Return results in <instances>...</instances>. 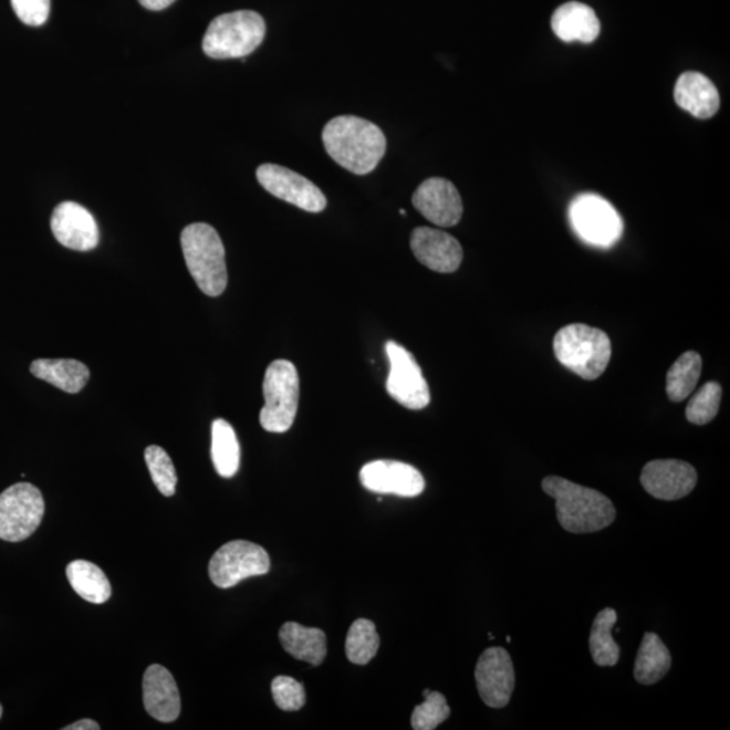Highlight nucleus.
<instances>
[{
    "mask_svg": "<svg viewBox=\"0 0 730 730\" xmlns=\"http://www.w3.org/2000/svg\"><path fill=\"white\" fill-rule=\"evenodd\" d=\"M553 32L564 42L581 41L590 44L601 32V23L590 6L569 2L553 12L551 20Z\"/></svg>",
    "mask_w": 730,
    "mask_h": 730,
    "instance_id": "obj_20",
    "label": "nucleus"
},
{
    "mask_svg": "<svg viewBox=\"0 0 730 730\" xmlns=\"http://www.w3.org/2000/svg\"><path fill=\"white\" fill-rule=\"evenodd\" d=\"M271 560L263 546L246 540H234L219 548L211 557L209 575L219 588L234 587L248 577L268 574Z\"/></svg>",
    "mask_w": 730,
    "mask_h": 730,
    "instance_id": "obj_8",
    "label": "nucleus"
},
{
    "mask_svg": "<svg viewBox=\"0 0 730 730\" xmlns=\"http://www.w3.org/2000/svg\"><path fill=\"white\" fill-rule=\"evenodd\" d=\"M702 373V358L697 352H686L667 373V394L672 401L689 398Z\"/></svg>",
    "mask_w": 730,
    "mask_h": 730,
    "instance_id": "obj_27",
    "label": "nucleus"
},
{
    "mask_svg": "<svg viewBox=\"0 0 730 730\" xmlns=\"http://www.w3.org/2000/svg\"><path fill=\"white\" fill-rule=\"evenodd\" d=\"M211 459L219 477L233 478L240 468L241 449L233 426L216 419L211 426Z\"/></svg>",
    "mask_w": 730,
    "mask_h": 730,
    "instance_id": "obj_25",
    "label": "nucleus"
},
{
    "mask_svg": "<svg viewBox=\"0 0 730 730\" xmlns=\"http://www.w3.org/2000/svg\"><path fill=\"white\" fill-rule=\"evenodd\" d=\"M138 2L142 3L145 9L152 11H160L169 8V6L175 2V0H138Z\"/></svg>",
    "mask_w": 730,
    "mask_h": 730,
    "instance_id": "obj_34",
    "label": "nucleus"
},
{
    "mask_svg": "<svg viewBox=\"0 0 730 730\" xmlns=\"http://www.w3.org/2000/svg\"><path fill=\"white\" fill-rule=\"evenodd\" d=\"M644 490L660 501H678L696 489V468L681 460H654L643 468Z\"/></svg>",
    "mask_w": 730,
    "mask_h": 730,
    "instance_id": "obj_14",
    "label": "nucleus"
},
{
    "mask_svg": "<svg viewBox=\"0 0 730 730\" xmlns=\"http://www.w3.org/2000/svg\"><path fill=\"white\" fill-rule=\"evenodd\" d=\"M144 708L160 722H174L180 715L178 685L166 667L152 665L143 680Z\"/></svg>",
    "mask_w": 730,
    "mask_h": 730,
    "instance_id": "obj_18",
    "label": "nucleus"
},
{
    "mask_svg": "<svg viewBox=\"0 0 730 730\" xmlns=\"http://www.w3.org/2000/svg\"><path fill=\"white\" fill-rule=\"evenodd\" d=\"M45 502L30 483H15L0 494V540L20 543L41 525Z\"/></svg>",
    "mask_w": 730,
    "mask_h": 730,
    "instance_id": "obj_7",
    "label": "nucleus"
},
{
    "mask_svg": "<svg viewBox=\"0 0 730 730\" xmlns=\"http://www.w3.org/2000/svg\"><path fill=\"white\" fill-rule=\"evenodd\" d=\"M543 490L555 499L559 523L570 533L598 532L616 520V508L599 491L559 477H546Z\"/></svg>",
    "mask_w": 730,
    "mask_h": 730,
    "instance_id": "obj_2",
    "label": "nucleus"
},
{
    "mask_svg": "<svg viewBox=\"0 0 730 730\" xmlns=\"http://www.w3.org/2000/svg\"><path fill=\"white\" fill-rule=\"evenodd\" d=\"M261 187L265 191L290 205L300 207L307 212H321L326 209L327 200L314 185L304 176L277 164H263L255 170Z\"/></svg>",
    "mask_w": 730,
    "mask_h": 730,
    "instance_id": "obj_11",
    "label": "nucleus"
},
{
    "mask_svg": "<svg viewBox=\"0 0 730 730\" xmlns=\"http://www.w3.org/2000/svg\"><path fill=\"white\" fill-rule=\"evenodd\" d=\"M51 228L61 246L72 251H93L100 243V228L94 216L75 202H63L54 209Z\"/></svg>",
    "mask_w": 730,
    "mask_h": 730,
    "instance_id": "obj_16",
    "label": "nucleus"
},
{
    "mask_svg": "<svg viewBox=\"0 0 730 730\" xmlns=\"http://www.w3.org/2000/svg\"><path fill=\"white\" fill-rule=\"evenodd\" d=\"M145 461L152 480L164 497H173L178 484V474L173 459L161 447L150 446L145 449Z\"/></svg>",
    "mask_w": 730,
    "mask_h": 730,
    "instance_id": "obj_30",
    "label": "nucleus"
},
{
    "mask_svg": "<svg viewBox=\"0 0 730 730\" xmlns=\"http://www.w3.org/2000/svg\"><path fill=\"white\" fill-rule=\"evenodd\" d=\"M272 697L279 709L284 711L301 710L306 703V691L300 681L290 677H278L272 680Z\"/></svg>",
    "mask_w": 730,
    "mask_h": 730,
    "instance_id": "obj_32",
    "label": "nucleus"
},
{
    "mask_svg": "<svg viewBox=\"0 0 730 730\" xmlns=\"http://www.w3.org/2000/svg\"><path fill=\"white\" fill-rule=\"evenodd\" d=\"M188 271L200 291L209 296L223 294L228 285L225 247L217 230L204 222L188 225L180 236Z\"/></svg>",
    "mask_w": 730,
    "mask_h": 730,
    "instance_id": "obj_3",
    "label": "nucleus"
},
{
    "mask_svg": "<svg viewBox=\"0 0 730 730\" xmlns=\"http://www.w3.org/2000/svg\"><path fill=\"white\" fill-rule=\"evenodd\" d=\"M264 36L265 22L258 12H228L211 21L202 48L210 59H243L261 45Z\"/></svg>",
    "mask_w": 730,
    "mask_h": 730,
    "instance_id": "obj_5",
    "label": "nucleus"
},
{
    "mask_svg": "<svg viewBox=\"0 0 730 730\" xmlns=\"http://www.w3.org/2000/svg\"><path fill=\"white\" fill-rule=\"evenodd\" d=\"M361 482L364 489L376 494L413 498L423 494L425 490L423 473L406 462L395 460L368 462L362 468Z\"/></svg>",
    "mask_w": 730,
    "mask_h": 730,
    "instance_id": "obj_13",
    "label": "nucleus"
},
{
    "mask_svg": "<svg viewBox=\"0 0 730 730\" xmlns=\"http://www.w3.org/2000/svg\"><path fill=\"white\" fill-rule=\"evenodd\" d=\"M386 353L389 362L386 389L389 397L406 409H425L430 404L429 386L416 358L394 341L386 344Z\"/></svg>",
    "mask_w": 730,
    "mask_h": 730,
    "instance_id": "obj_10",
    "label": "nucleus"
},
{
    "mask_svg": "<svg viewBox=\"0 0 730 730\" xmlns=\"http://www.w3.org/2000/svg\"><path fill=\"white\" fill-rule=\"evenodd\" d=\"M572 228L581 239L596 247H612L623 234V219L599 195L582 194L570 207Z\"/></svg>",
    "mask_w": 730,
    "mask_h": 730,
    "instance_id": "obj_9",
    "label": "nucleus"
},
{
    "mask_svg": "<svg viewBox=\"0 0 730 730\" xmlns=\"http://www.w3.org/2000/svg\"><path fill=\"white\" fill-rule=\"evenodd\" d=\"M12 10L24 24L42 27L51 12V0H11Z\"/></svg>",
    "mask_w": 730,
    "mask_h": 730,
    "instance_id": "obj_33",
    "label": "nucleus"
},
{
    "mask_svg": "<svg viewBox=\"0 0 730 730\" xmlns=\"http://www.w3.org/2000/svg\"><path fill=\"white\" fill-rule=\"evenodd\" d=\"M410 247L419 263L435 272L452 273L459 270L462 261L460 242L442 230L414 229Z\"/></svg>",
    "mask_w": 730,
    "mask_h": 730,
    "instance_id": "obj_17",
    "label": "nucleus"
},
{
    "mask_svg": "<svg viewBox=\"0 0 730 730\" xmlns=\"http://www.w3.org/2000/svg\"><path fill=\"white\" fill-rule=\"evenodd\" d=\"M265 405L260 424L270 434H285L295 421L300 404V376L295 365L277 361L268 365L263 383Z\"/></svg>",
    "mask_w": 730,
    "mask_h": 730,
    "instance_id": "obj_6",
    "label": "nucleus"
},
{
    "mask_svg": "<svg viewBox=\"0 0 730 730\" xmlns=\"http://www.w3.org/2000/svg\"><path fill=\"white\" fill-rule=\"evenodd\" d=\"M30 373L69 394L81 393L91 376L87 365L73 358H39L30 364Z\"/></svg>",
    "mask_w": 730,
    "mask_h": 730,
    "instance_id": "obj_21",
    "label": "nucleus"
},
{
    "mask_svg": "<svg viewBox=\"0 0 730 730\" xmlns=\"http://www.w3.org/2000/svg\"><path fill=\"white\" fill-rule=\"evenodd\" d=\"M474 679L480 698L487 706L504 708L510 702L515 685L513 661L507 649H486L474 668Z\"/></svg>",
    "mask_w": 730,
    "mask_h": 730,
    "instance_id": "obj_12",
    "label": "nucleus"
},
{
    "mask_svg": "<svg viewBox=\"0 0 730 730\" xmlns=\"http://www.w3.org/2000/svg\"><path fill=\"white\" fill-rule=\"evenodd\" d=\"M557 361L584 380L605 373L612 358V343L601 328L572 324L560 328L553 340Z\"/></svg>",
    "mask_w": 730,
    "mask_h": 730,
    "instance_id": "obj_4",
    "label": "nucleus"
},
{
    "mask_svg": "<svg viewBox=\"0 0 730 730\" xmlns=\"http://www.w3.org/2000/svg\"><path fill=\"white\" fill-rule=\"evenodd\" d=\"M401 216H406V211L404 209L400 210Z\"/></svg>",
    "mask_w": 730,
    "mask_h": 730,
    "instance_id": "obj_37",
    "label": "nucleus"
},
{
    "mask_svg": "<svg viewBox=\"0 0 730 730\" xmlns=\"http://www.w3.org/2000/svg\"><path fill=\"white\" fill-rule=\"evenodd\" d=\"M425 701L413 711L411 727L414 730H435L448 720L450 709L441 692L424 690Z\"/></svg>",
    "mask_w": 730,
    "mask_h": 730,
    "instance_id": "obj_31",
    "label": "nucleus"
},
{
    "mask_svg": "<svg viewBox=\"0 0 730 730\" xmlns=\"http://www.w3.org/2000/svg\"><path fill=\"white\" fill-rule=\"evenodd\" d=\"M618 619L617 612L607 607L595 617L592 635H590V650L596 666L613 667L619 660V647L612 636V629Z\"/></svg>",
    "mask_w": 730,
    "mask_h": 730,
    "instance_id": "obj_26",
    "label": "nucleus"
},
{
    "mask_svg": "<svg viewBox=\"0 0 730 730\" xmlns=\"http://www.w3.org/2000/svg\"><path fill=\"white\" fill-rule=\"evenodd\" d=\"M671 665V655L661 638L655 633H645L635 665L638 684L655 685L666 677Z\"/></svg>",
    "mask_w": 730,
    "mask_h": 730,
    "instance_id": "obj_24",
    "label": "nucleus"
},
{
    "mask_svg": "<svg viewBox=\"0 0 730 730\" xmlns=\"http://www.w3.org/2000/svg\"><path fill=\"white\" fill-rule=\"evenodd\" d=\"M413 205L431 223L452 228L462 217V200L453 182L442 178L425 180L413 195Z\"/></svg>",
    "mask_w": 730,
    "mask_h": 730,
    "instance_id": "obj_15",
    "label": "nucleus"
},
{
    "mask_svg": "<svg viewBox=\"0 0 730 730\" xmlns=\"http://www.w3.org/2000/svg\"><path fill=\"white\" fill-rule=\"evenodd\" d=\"M380 638L373 620L357 619L352 624L346 636L345 654L353 665L365 666L379 650Z\"/></svg>",
    "mask_w": 730,
    "mask_h": 730,
    "instance_id": "obj_28",
    "label": "nucleus"
},
{
    "mask_svg": "<svg viewBox=\"0 0 730 730\" xmlns=\"http://www.w3.org/2000/svg\"><path fill=\"white\" fill-rule=\"evenodd\" d=\"M280 643L285 653L296 660L321 666L327 654L325 632L316 628H306L296 623H285L279 632Z\"/></svg>",
    "mask_w": 730,
    "mask_h": 730,
    "instance_id": "obj_22",
    "label": "nucleus"
},
{
    "mask_svg": "<svg viewBox=\"0 0 730 730\" xmlns=\"http://www.w3.org/2000/svg\"><path fill=\"white\" fill-rule=\"evenodd\" d=\"M101 727L97 726V722L90 720V718H84V720L76 721L71 723V726L63 728V730H100Z\"/></svg>",
    "mask_w": 730,
    "mask_h": 730,
    "instance_id": "obj_35",
    "label": "nucleus"
},
{
    "mask_svg": "<svg viewBox=\"0 0 730 730\" xmlns=\"http://www.w3.org/2000/svg\"><path fill=\"white\" fill-rule=\"evenodd\" d=\"M721 398L722 387L720 383H706L687 405V421L693 425H706L713 421L718 410H720Z\"/></svg>",
    "mask_w": 730,
    "mask_h": 730,
    "instance_id": "obj_29",
    "label": "nucleus"
},
{
    "mask_svg": "<svg viewBox=\"0 0 730 730\" xmlns=\"http://www.w3.org/2000/svg\"><path fill=\"white\" fill-rule=\"evenodd\" d=\"M2 713H3V708L2 705H0V717H2Z\"/></svg>",
    "mask_w": 730,
    "mask_h": 730,
    "instance_id": "obj_36",
    "label": "nucleus"
},
{
    "mask_svg": "<svg viewBox=\"0 0 730 730\" xmlns=\"http://www.w3.org/2000/svg\"><path fill=\"white\" fill-rule=\"evenodd\" d=\"M675 101L693 117H715L720 108V94L709 77L699 72H685L675 85Z\"/></svg>",
    "mask_w": 730,
    "mask_h": 730,
    "instance_id": "obj_19",
    "label": "nucleus"
},
{
    "mask_svg": "<svg viewBox=\"0 0 730 730\" xmlns=\"http://www.w3.org/2000/svg\"><path fill=\"white\" fill-rule=\"evenodd\" d=\"M66 577L76 594L90 604H105L112 596V584L105 572L87 560H75L70 563L66 567Z\"/></svg>",
    "mask_w": 730,
    "mask_h": 730,
    "instance_id": "obj_23",
    "label": "nucleus"
},
{
    "mask_svg": "<svg viewBox=\"0 0 730 730\" xmlns=\"http://www.w3.org/2000/svg\"><path fill=\"white\" fill-rule=\"evenodd\" d=\"M327 155L355 175L373 173L386 154L387 142L379 126L355 115L327 122L322 132Z\"/></svg>",
    "mask_w": 730,
    "mask_h": 730,
    "instance_id": "obj_1",
    "label": "nucleus"
}]
</instances>
